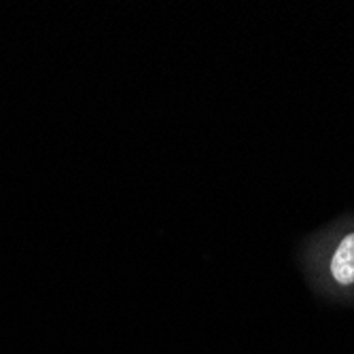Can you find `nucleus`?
I'll return each mask as SVG.
<instances>
[{
	"label": "nucleus",
	"mask_w": 354,
	"mask_h": 354,
	"mask_svg": "<svg viewBox=\"0 0 354 354\" xmlns=\"http://www.w3.org/2000/svg\"><path fill=\"white\" fill-rule=\"evenodd\" d=\"M329 272L339 286L354 284V232L346 234L335 246L329 259Z\"/></svg>",
	"instance_id": "1"
}]
</instances>
